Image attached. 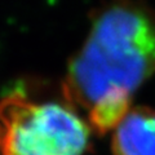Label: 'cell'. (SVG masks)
Masks as SVG:
<instances>
[{"mask_svg":"<svg viewBox=\"0 0 155 155\" xmlns=\"http://www.w3.org/2000/svg\"><path fill=\"white\" fill-rule=\"evenodd\" d=\"M109 134L113 155H155V107L133 105Z\"/></svg>","mask_w":155,"mask_h":155,"instance_id":"cell-3","label":"cell"},{"mask_svg":"<svg viewBox=\"0 0 155 155\" xmlns=\"http://www.w3.org/2000/svg\"><path fill=\"white\" fill-rule=\"evenodd\" d=\"M155 75V11L138 0H114L96 11L62 79V97L107 134Z\"/></svg>","mask_w":155,"mask_h":155,"instance_id":"cell-1","label":"cell"},{"mask_svg":"<svg viewBox=\"0 0 155 155\" xmlns=\"http://www.w3.org/2000/svg\"><path fill=\"white\" fill-rule=\"evenodd\" d=\"M93 130L75 106L14 91L0 100V155H85Z\"/></svg>","mask_w":155,"mask_h":155,"instance_id":"cell-2","label":"cell"}]
</instances>
